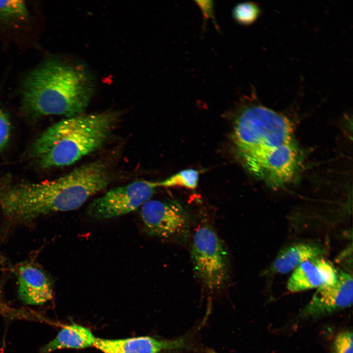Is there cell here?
I'll return each mask as SVG.
<instances>
[{
	"label": "cell",
	"instance_id": "1",
	"mask_svg": "<svg viewBox=\"0 0 353 353\" xmlns=\"http://www.w3.org/2000/svg\"><path fill=\"white\" fill-rule=\"evenodd\" d=\"M238 160L251 174L273 187L289 182L300 167L301 154L294 129L285 116L256 103L243 106L231 134Z\"/></svg>",
	"mask_w": 353,
	"mask_h": 353
},
{
	"label": "cell",
	"instance_id": "2",
	"mask_svg": "<svg viewBox=\"0 0 353 353\" xmlns=\"http://www.w3.org/2000/svg\"><path fill=\"white\" fill-rule=\"evenodd\" d=\"M110 181L107 166L93 161L53 180L0 188V206L11 222H28L51 213L77 209Z\"/></svg>",
	"mask_w": 353,
	"mask_h": 353
},
{
	"label": "cell",
	"instance_id": "3",
	"mask_svg": "<svg viewBox=\"0 0 353 353\" xmlns=\"http://www.w3.org/2000/svg\"><path fill=\"white\" fill-rule=\"evenodd\" d=\"M95 84L93 75L83 64L48 59L25 80L23 106L37 116H78L89 104Z\"/></svg>",
	"mask_w": 353,
	"mask_h": 353
},
{
	"label": "cell",
	"instance_id": "4",
	"mask_svg": "<svg viewBox=\"0 0 353 353\" xmlns=\"http://www.w3.org/2000/svg\"><path fill=\"white\" fill-rule=\"evenodd\" d=\"M118 114L106 111L67 118L51 126L34 143L32 156L43 168L72 165L100 149L109 138Z\"/></svg>",
	"mask_w": 353,
	"mask_h": 353
},
{
	"label": "cell",
	"instance_id": "5",
	"mask_svg": "<svg viewBox=\"0 0 353 353\" xmlns=\"http://www.w3.org/2000/svg\"><path fill=\"white\" fill-rule=\"evenodd\" d=\"M194 270L208 290H217L227 282L229 261L227 250L217 233L208 225L195 232L191 249Z\"/></svg>",
	"mask_w": 353,
	"mask_h": 353
},
{
	"label": "cell",
	"instance_id": "6",
	"mask_svg": "<svg viewBox=\"0 0 353 353\" xmlns=\"http://www.w3.org/2000/svg\"><path fill=\"white\" fill-rule=\"evenodd\" d=\"M157 187V182L140 180L114 188L92 201L87 214L97 220L126 215L149 201Z\"/></svg>",
	"mask_w": 353,
	"mask_h": 353
},
{
	"label": "cell",
	"instance_id": "7",
	"mask_svg": "<svg viewBox=\"0 0 353 353\" xmlns=\"http://www.w3.org/2000/svg\"><path fill=\"white\" fill-rule=\"evenodd\" d=\"M140 214L146 230L151 235L177 238L189 231L188 215L177 201L150 200L141 206Z\"/></svg>",
	"mask_w": 353,
	"mask_h": 353
},
{
	"label": "cell",
	"instance_id": "8",
	"mask_svg": "<svg viewBox=\"0 0 353 353\" xmlns=\"http://www.w3.org/2000/svg\"><path fill=\"white\" fill-rule=\"evenodd\" d=\"M353 299V277L347 273L339 272L333 284L318 288L300 315L303 318L326 316L350 307Z\"/></svg>",
	"mask_w": 353,
	"mask_h": 353
},
{
	"label": "cell",
	"instance_id": "9",
	"mask_svg": "<svg viewBox=\"0 0 353 353\" xmlns=\"http://www.w3.org/2000/svg\"><path fill=\"white\" fill-rule=\"evenodd\" d=\"M94 347L103 353H164L192 350L194 345L188 336L169 340L141 336L121 339L96 338Z\"/></svg>",
	"mask_w": 353,
	"mask_h": 353
},
{
	"label": "cell",
	"instance_id": "10",
	"mask_svg": "<svg viewBox=\"0 0 353 353\" xmlns=\"http://www.w3.org/2000/svg\"><path fill=\"white\" fill-rule=\"evenodd\" d=\"M337 271L333 265L320 257L307 260L293 272L287 284L291 292H298L333 284Z\"/></svg>",
	"mask_w": 353,
	"mask_h": 353
},
{
	"label": "cell",
	"instance_id": "11",
	"mask_svg": "<svg viewBox=\"0 0 353 353\" xmlns=\"http://www.w3.org/2000/svg\"><path fill=\"white\" fill-rule=\"evenodd\" d=\"M18 295L25 304L43 305L53 296L50 280L39 268L30 265L21 266L17 273Z\"/></svg>",
	"mask_w": 353,
	"mask_h": 353
},
{
	"label": "cell",
	"instance_id": "12",
	"mask_svg": "<svg viewBox=\"0 0 353 353\" xmlns=\"http://www.w3.org/2000/svg\"><path fill=\"white\" fill-rule=\"evenodd\" d=\"M96 338L83 326L73 324L64 327L56 336L40 350V353H50L62 349H83L94 346Z\"/></svg>",
	"mask_w": 353,
	"mask_h": 353
},
{
	"label": "cell",
	"instance_id": "13",
	"mask_svg": "<svg viewBox=\"0 0 353 353\" xmlns=\"http://www.w3.org/2000/svg\"><path fill=\"white\" fill-rule=\"evenodd\" d=\"M322 249L314 245L305 243L294 244L281 251L274 261L272 270L279 274L294 270L303 262L319 257Z\"/></svg>",
	"mask_w": 353,
	"mask_h": 353
},
{
	"label": "cell",
	"instance_id": "14",
	"mask_svg": "<svg viewBox=\"0 0 353 353\" xmlns=\"http://www.w3.org/2000/svg\"><path fill=\"white\" fill-rule=\"evenodd\" d=\"M199 172L193 169L180 171L165 179L157 182V187H165L181 186L188 189H195L198 185Z\"/></svg>",
	"mask_w": 353,
	"mask_h": 353
},
{
	"label": "cell",
	"instance_id": "15",
	"mask_svg": "<svg viewBox=\"0 0 353 353\" xmlns=\"http://www.w3.org/2000/svg\"><path fill=\"white\" fill-rule=\"evenodd\" d=\"M258 4L248 1L237 4L232 11L234 20L239 24L249 25L257 19L260 14Z\"/></svg>",
	"mask_w": 353,
	"mask_h": 353
},
{
	"label": "cell",
	"instance_id": "16",
	"mask_svg": "<svg viewBox=\"0 0 353 353\" xmlns=\"http://www.w3.org/2000/svg\"><path fill=\"white\" fill-rule=\"evenodd\" d=\"M28 12L26 4L21 0H0V20H24Z\"/></svg>",
	"mask_w": 353,
	"mask_h": 353
},
{
	"label": "cell",
	"instance_id": "17",
	"mask_svg": "<svg viewBox=\"0 0 353 353\" xmlns=\"http://www.w3.org/2000/svg\"><path fill=\"white\" fill-rule=\"evenodd\" d=\"M353 336L352 330H345L338 333L332 345V353H353Z\"/></svg>",
	"mask_w": 353,
	"mask_h": 353
},
{
	"label": "cell",
	"instance_id": "18",
	"mask_svg": "<svg viewBox=\"0 0 353 353\" xmlns=\"http://www.w3.org/2000/svg\"><path fill=\"white\" fill-rule=\"evenodd\" d=\"M11 125L6 113L0 108V151L7 145L10 136Z\"/></svg>",
	"mask_w": 353,
	"mask_h": 353
}]
</instances>
